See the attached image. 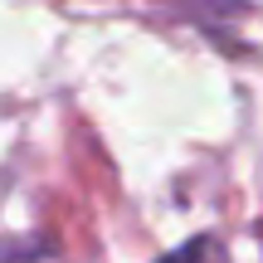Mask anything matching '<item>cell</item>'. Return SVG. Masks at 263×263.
<instances>
[{
	"mask_svg": "<svg viewBox=\"0 0 263 263\" xmlns=\"http://www.w3.org/2000/svg\"><path fill=\"white\" fill-rule=\"evenodd\" d=\"M205 239H195V244H180L176 249V254H166V258H161V263H200V258H205Z\"/></svg>",
	"mask_w": 263,
	"mask_h": 263,
	"instance_id": "6da1fadb",
	"label": "cell"
}]
</instances>
